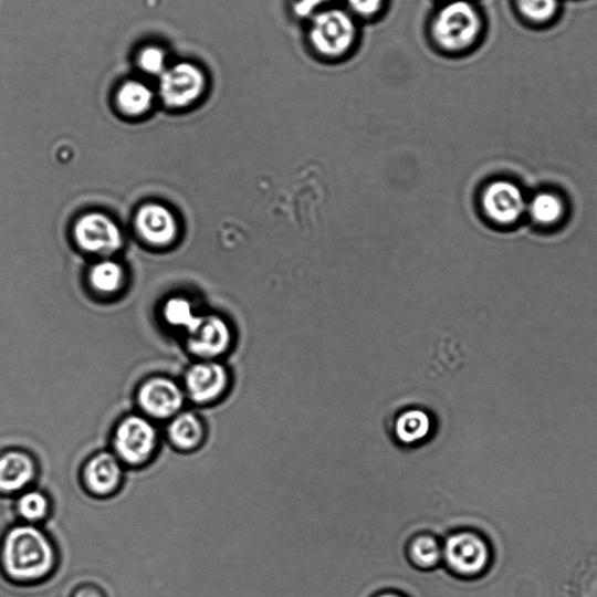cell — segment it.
<instances>
[{
  "instance_id": "6da1fadb",
  "label": "cell",
  "mask_w": 597,
  "mask_h": 597,
  "mask_svg": "<svg viewBox=\"0 0 597 597\" xmlns=\"http://www.w3.org/2000/svg\"><path fill=\"white\" fill-rule=\"evenodd\" d=\"M56 558L51 538L36 525H15L0 540V572L12 583L28 585L46 579Z\"/></svg>"
},
{
  "instance_id": "7a4b0ae2",
  "label": "cell",
  "mask_w": 597,
  "mask_h": 597,
  "mask_svg": "<svg viewBox=\"0 0 597 597\" xmlns=\"http://www.w3.org/2000/svg\"><path fill=\"white\" fill-rule=\"evenodd\" d=\"M432 36L446 52H462L472 48L482 32V18L467 0H451L432 21Z\"/></svg>"
},
{
  "instance_id": "3957f363",
  "label": "cell",
  "mask_w": 597,
  "mask_h": 597,
  "mask_svg": "<svg viewBox=\"0 0 597 597\" xmlns=\"http://www.w3.org/2000/svg\"><path fill=\"white\" fill-rule=\"evenodd\" d=\"M310 42L326 59L346 55L355 44L357 27L353 15L341 9H327L312 17Z\"/></svg>"
},
{
  "instance_id": "277c9868",
  "label": "cell",
  "mask_w": 597,
  "mask_h": 597,
  "mask_svg": "<svg viewBox=\"0 0 597 597\" xmlns=\"http://www.w3.org/2000/svg\"><path fill=\"white\" fill-rule=\"evenodd\" d=\"M159 444L153 420L144 415L123 418L113 436L114 454L123 464L139 467L151 460Z\"/></svg>"
},
{
  "instance_id": "5b68a950",
  "label": "cell",
  "mask_w": 597,
  "mask_h": 597,
  "mask_svg": "<svg viewBox=\"0 0 597 597\" xmlns=\"http://www.w3.org/2000/svg\"><path fill=\"white\" fill-rule=\"evenodd\" d=\"M443 562L455 577H481L492 562V549L480 533L464 530L452 533L442 545Z\"/></svg>"
},
{
  "instance_id": "8992f818",
  "label": "cell",
  "mask_w": 597,
  "mask_h": 597,
  "mask_svg": "<svg viewBox=\"0 0 597 597\" xmlns=\"http://www.w3.org/2000/svg\"><path fill=\"white\" fill-rule=\"evenodd\" d=\"M186 399L184 388L166 377L147 379L137 392V402L143 415L156 420H170L176 417L182 411Z\"/></svg>"
},
{
  "instance_id": "52a82bcc",
  "label": "cell",
  "mask_w": 597,
  "mask_h": 597,
  "mask_svg": "<svg viewBox=\"0 0 597 597\" xmlns=\"http://www.w3.org/2000/svg\"><path fill=\"white\" fill-rule=\"evenodd\" d=\"M481 206L486 219L498 226H513L527 209L523 190L514 182L496 180L483 190Z\"/></svg>"
},
{
  "instance_id": "ba28073f",
  "label": "cell",
  "mask_w": 597,
  "mask_h": 597,
  "mask_svg": "<svg viewBox=\"0 0 597 597\" xmlns=\"http://www.w3.org/2000/svg\"><path fill=\"white\" fill-rule=\"evenodd\" d=\"M230 387V375L218 362L205 360L190 367L185 376L184 391L191 402L207 407L221 400Z\"/></svg>"
},
{
  "instance_id": "9c48e42d",
  "label": "cell",
  "mask_w": 597,
  "mask_h": 597,
  "mask_svg": "<svg viewBox=\"0 0 597 597\" xmlns=\"http://www.w3.org/2000/svg\"><path fill=\"white\" fill-rule=\"evenodd\" d=\"M205 87L203 73L191 63L182 62L161 75L160 95L170 108H186L201 97Z\"/></svg>"
},
{
  "instance_id": "30bf717a",
  "label": "cell",
  "mask_w": 597,
  "mask_h": 597,
  "mask_svg": "<svg viewBox=\"0 0 597 597\" xmlns=\"http://www.w3.org/2000/svg\"><path fill=\"white\" fill-rule=\"evenodd\" d=\"M231 332L224 320L217 315L201 316L198 325L188 332V348L207 360L228 352Z\"/></svg>"
},
{
  "instance_id": "8fae6325",
  "label": "cell",
  "mask_w": 597,
  "mask_h": 597,
  "mask_svg": "<svg viewBox=\"0 0 597 597\" xmlns=\"http://www.w3.org/2000/svg\"><path fill=\"white\" fill-rule=\"evenodd\" d=\"M75 238L82 249L93 253H112L122 245L119 228L113 220L97 212L77 222Z\"/></svg>"
},
{
  "instance_id": "7c38bea8",
  "label": "cell",
  "mask_w": 597,
  "mask_h": 597,
  "mask_svg": "<svg viewBox=\"0 0 597 597\" xmlns=\"http://www.w3.org/2000/svg\"><path fill=\"white\" fill-rule=\"evenodd\" d=\"M38 465L33 457L21 450L0 453V496H18L35 480Z\"/></svg>"
},
{
  "instance_id": "4fadbf2b",
  "label": "cell",
  "mask_w": 597,
  "mask_h": 597,
  "mask_svg": "<svg viewBox=\"0 0 597 597\" xmlns=\"http://www.w3.org/2000/svg\"><path fill=\"white\" fill-rule=\"evenodd\" d=\"M82 480L92 495L111 496L122 484L123 463L114 453H97L84 464Z\"/></svg>"
},
{
  "instance_id": "5bb4252c",
  "label": "cell",
  "mask_w": 597,
  "mask_h": 597,
  "mask_svg": "<svg viewBox=\"0 0 597 597\" xmlns=\"http://www.w3.org/2000/svg\"><path fill=\"white\" fill-rule=\"evenodd\" d=\"M137 229L148 243L165 247L177 237V221L167 208L160 205H146L136 218Z\"/></svg>"
},
{
  "instance_id": "9a60e30c",
  "label": "cell",
  "mask_w": 597,
  "mask_h": 597,
  "mask_svg": "<svg viewBox=\"0 0 597 597\" xmlns=\"http://www.w3.org/2000/svg\"><path fill=\"white\" fill-rule=\"evenodd\" d=\"M167 438L176 450L180 452H193L205 441V423L196 413L181 411L169 420Z\"/></svg>"
},
{
  "instance_id": "2e32d148",
  "label": "cell",
  "mask_w": 597,
  "mask_h": 597,
  "mask_svg": "<svg viewBox=\"0 0 597 597\" xmlns=\"http://www.w3.org/2000/svg\"><path fill=\"white\" fill-rule=\"evenodd\" d=\"M434 430L433 418L422 409H408L400 412L394 425L397 441L404 446H416L428 440Z\"/></svg>"
},
{
  "instance_id": "e0dca14e",
  "label": "cell",
  "mask_w": 597,
  "mask_h": 597,
  "mask_svg": "<svg viewBox=\"0 0 597 597\" xmlns=\"http://www.w3.org/2000/svg\"><path fill=\"white\" fill-rule=\"evenodd\" d=\"M530 217L542 227L557 226L565 217L564 200L552 191H542L527 203Z\"/></svg>"
},
{
  "instance_id": "ac0fdd59",
  "label": "cell",
  "mask_w": 597,
  "mask_h": 597,
  "mask_svg": "<svg viewBox=\"0 0 597 597\" xmlns=\"http://www.w3.org/2000/svg\"><path fill=\"white\" fill-rule=\"evenodd\" d=\"M408 557L421 570L434 569L443 559L442 545L433 535L421 533L408 545Z\"/></svg>"
},
{
  "instance_id": "d6986e66",
  "label": "cell",
  "mask_w": 597,
  "mask_h": 597,
  "mask_svg": "<svg viewBox=\"0 0 597 597\" xmlns=\"http://www.w3.org/2000/svg\"><path fill=\"white\" fill-rule=\"evenodd\" d=\"M15 513L24 524L38 525L51 513V500L38 489L29 488L15 500Z\"/></svg>"
},
{
  "instance_id": "ffe728a7",
  "label": "cell",
  "mask_w": 597,
  "mask_h": 597,
  "mask_svg": "<svg viewBox=\"0 0 597 597\" xmlns=\"http://www.w3.org/2000/svg\"><path fill=\"white\" fill-rule=\"evenodd\" d=\"M154 94L146 84L132 81L118 91L117 104L127 116H140L151 108Z\"/></svg>"
},
{
  "instance_id": "44dd1931",
  "label": "cell",
  "mask_w": 597,
  "mask_h": 597,
  "mask_svg": "<svg viewBox=\"0 0 597 597\" xmlns=\"http://www.w3.org/2000/svg\"><path fill=\"white\" fill-rule=\"evenodd\" d=\"M123 279V269L115 262L98 263L91 272L92 285L103 293H113L119 290Z\"/></svg>"
},
{
  "instance_id": "7402d4cb",
  "label": "cell",
  "mask_w": 597,
  "mask_h": 597,
  "mask_svg": "<svg viewBox=\"0 0 597 597\" xmlns=\"http://www.w3.org/2000/svg\"><path fill=\"white\" fill-rule=\"evenodd\" d=\"M167 323L181 326L187 332L193 329L200 322V317L195 314L190 304L181 297L170 298L164 311Z\"/></svg>"
},
{
  "instance_id": "603a6c76",
  "label": "cell",
  "mask_w": 597,
  "mask_h": 597,
  "mask_svg": "<svg viewBox=\"0 0 597 597\" xmlns=\"http://www.w3.org/2000/svg\"><path fill=\"white\" fill-rule=\"evenodd\" d=\"M520 12L535 23H546L557 14L558 0H516Z\"/></svg>"
},
{
  "instance_id": "cb8c5ba5",
  "label": "cell",
  "mask_w": 597,
  "mask_h": 597,
  "mask_svg": "<svg viewBox=\"0 0 597 597\" xmlns=\"http://www.w3.org/2000/svg\"><path fill=\"white\" fill-rule=\"evenodd\" d=\"M142 71L149 75H163L166 71L165 53L157 48L144 50L138 59Z\"/></svg>"
},
{
  "instance_id": "d4e9b609",
  "label": "cell",
  "mask_w": 597,
  "mask_h": 597,
  "mask_svg": "<svg viewBox=\"0 0 597 597\" xmlns=\"http://www.w3.org/2000/svg\"><path fill=\"white\" fill-rule=\"evenodd\" d=\"M352 13L360 18H373L383 9L384 0H347Z\"/></svg>"
},
{
  "instance_id": "484cf974",
  "label": "cell",
  "mask_w": 597,
  "mask_h": 597,
  "mask_svg": "<svg viewBox=\"0 0 597 597\" xmlns=\"http://www.w3.org/2000/svg\"><path fill=\"white\" fill-rule=\"evenodd\" d=\"M332 2V0H296L294 13L301 18L313 17L320 9Z\"/></svg>"
},
{
  "instance_id": "4316f807",
  "label": "cell",
  "mask_w": 597,
  "mask_h": 597,
  "mask_svg": "<svg viewBox=\"0 0 597 597\" xmlns=\"http://www.w3.org/2000/svg\"><path fill=\"white\" fill-rule=\"evenodd\" d=\"M73 597H104V595L95 587H82L74 593Z\"/></svg>"
},
{
  "instance_id": "83f0119b",
  "label": "cell",
  "mask_w": 597,
  "mask_h": 597,
  "mask_svg": "<svg viewBox=\"0 0 597 597\" xmlns=\"http://www.w3.org/2000/svg\"><path fill=\"white\" fill-rule=\"evenodd\" d=\"M374 597H408V596L396 590H384L376 594Z\"/></svg>"
}]
</instances>
